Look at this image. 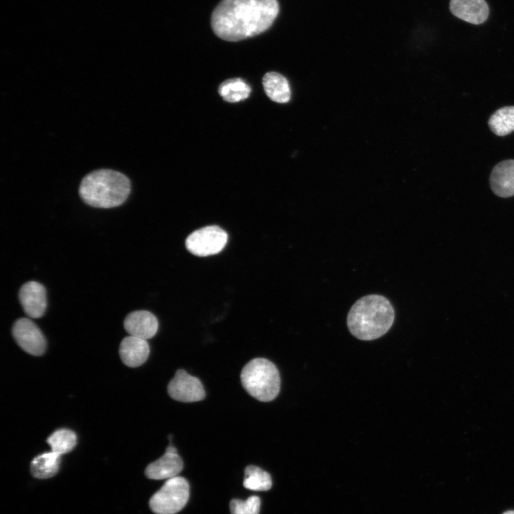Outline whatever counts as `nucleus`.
<instances>
[{
	"label": "nucleus",
	"instance_id": "obj_1",
	"mask_svg": "<svg viewBox=\"0 0 514 514\" xmlns=\"http://www.w3.org/2000/svg\"><path fill=\"white\" fill-rule=\"evenodd\" d=\"M278 11L277 0H222L212 13L211 24L219 38L237 41L266 31Z\"/></svg>",
	"mask_w": 514,
	"mask_h": 514
},
{
	"label": "nucleus",
	"instance_id": "obj_2",
	"mask_svg": "<svg viewBox=\"0 0 514 514\" xmlns=\"http://www.w3.org/2000/svg\"><path fill=\"white\" fill-rule=\"evenodd\" d=\"M395 318L394 308L384 296L371 294L358 299L351 308L347 326L351 333L362 341H372L386 334Z\"/></svg>",
	"mask_w": 514,
	"mask_h": 514
},
{
	"label": "nucleus",
	"instance_id": "obj_3",
	"mask_svg": "<svg viewBox=\"0 0 514 514\" xmlns=\"http://www.w3.org/2000/svg\"><path fill=\"white\" fill-rule=\"evenodd\" d=\"M79 191L86 204L110 208L121 205L126 200L131 191V182L122 173L99 169L83 178Z\"/></svg>",
	"mask_w": 514,
	"mask_h": 514
},
{
	"label": "nucleus",
	"instance_id": "obj_4",
	"mask_svg": "<svg viewBox=\"0 0 514 514\" xmlns=\"http://www.w3.org/2000/svg\"><path fill=\"white\" fill-rule=\"evenodd\" d=\"M241 381L247 393L259 401H271L280 391L278 370L265 358H254L246 363L241 373Z\"/></svg>",
	"mask_w": 514,
	"mask_h": 514
},
{
	"label": "nucleus",
	"instance_id": "obj_5",
	"mask_svg": "<svg viewBox=\"0 0 514 514\" xmlns=\"http://www.w3.org/2000/svg\"><path fill=\"white\" fill-rule=\"evenodd\" d=\"M189 498V485L181 476L168 479L149 500L151 509L156 514H175L182 510Z\"/></svg>",
	"mask_w": 514,
	"mask_h": 514
},
{
	"label": "nucleus",
	"instance_id": "obj_6",
	"mask_svg": "<svg viewBox=\"0 0 514 514\" xmlns=\"http://www.w3.org/2000/svg\"><path fill=\"white\" fill-rule=\"evenodd\" d=\"M228 241L227 233L217 226H208L191 233L186 240L189 252L198 256H208L221 252Z\"/></svg>",
	"mask_w": 514,
	"mask_h": 514
},
{
	"label": "nucleus",
	"instance_id": "obj_7",
	"mask_svg": "<svg viewBox=\"0 0 514 514\" xmlns=\"http://www.w3.org/2000/svg\"><path fill=\"white\" fill-rule=\"evenodd\" d=\"M167 390L173 400L183 403L201 400L206 395L200 380L184 370H178L176 372L168 385Z\"/></svg>",
	"mask_w": 514,
	"mask_h": 514
},
{
	"label": "nucleus",
	"instance_id": "obj_8",
	"mask_svg": "<svg viewBox=\"0 0 514 514\" xmlns=\"http://www.w3.org/2000/svg\"><path fill=\"white\" fill-rule=\"evenodd\" d=\"M12 334L17 344L26 353L34 356H41L44 353V336L29 318H21L16 320L12 327Z\"/></svg>",
	"mask_w": 514,
	"mask_h": 514
},
{
	"label": "nucleus",
	"instance_id": "obj_9",
	"mask_svg": "<svg viewBox=\"0 0 514 514\" xmlns=\"http://www.w3.org/2000/svg\"><path fill=\"white\" fill-rule=\"evenodd\" d=\"M19 298L28 316L38 318L44 314L46 308V292L40 283L29 281L23 284L19 289Z\"/></svg>",
	"mask_w": 514,
	"mask_h": 514
},
{
	"label": "nucleus",
	"instance_id": "obj_10",
	"mask_svg": "<svg viewBox=\"0 0 514 514\" xmlns=\"http://www.w3.org/2000/svg\"><path fill=\"white\" fill-rule=\"evenodd\" d=\"M183 461L176 449L169 445L161 457L146 467L145 474L150 479L168 480L178 476L183 469Z\"/></svg>",
	"mask_w": 514,
	"mask_h": 514
},
{
	"label": "nucleus",
	"instance_id": "obj_11",
	"mask_svg": "<svg viewBox=\"0 0 514 514\" xmlns=\"http://www.w3.org/2000/svg\"><path fill=\"white\" fill-rule=\"evenodd\" d=\"M124 326L130 336L147 340L155 336L158 323L153 313L141 310L128 313L124 321Z\"/></svg>",
	"mask_w": 514,
	"mask_h": 514
},
{
	"label": "nucleus",
	"instance_id": "obj_12",
	"mask_svg": "<svg viewBox=\"0 0 514 514\" xmlns=\"http://www.w3.org/2000/svg\"><path fill=\"white\" fill-rule=\"evenodd\" d=\"M450 10L456 17L476 25L485 21L489 14L485 0H450Z\"/></svg>",
	"mask_w": 514,
	"mask_h": 514
},
{
	"label": "nucleus",
	"instance_id": "obj_13",
	"mask_svg": "<svg viewBox=\"0 0 514 514\" xmlns=\"http://www.w3.org/2000/svg\"><path fill=\"white\" fill-rule=\"evenodd\" d=\"M490 184L493 191L503 198L514 195V160H505L493 169Z\"/></svg>",
	"mask_w": 514,
	"mask_h": 514
},
{
	"label": "nucleus",
	"instance_id": "obj_14",
	"mask_svg": "<svg viewBox=\"0 0 514 514\" xmlns=\"http://www.w3.org/2000/svg\"><path fill=\"white\" fill-rule=\"evenodd\" d=\"M119 354L125 365L132 368L138 367L147 360L149 346L146 340L129 336L122 340Z\"/></svg>",
	"mask_w": 514,
	"mask_h": 514
},
{
	"label": "nucleus",
	"instance_id": "obj_15",
	"mask_svg": "<svg viewBox=\"0 0 514 514\" xmlns=\"http://www.w3.org/2000/svg\"><path fill=\"white\" fill-rule=\"evenodd\" d=\"M266 95L277 103H286L291 98V89L287 79L276 72L266 73L263 78Z\"/></svg>",
	"mask_w": 514,
	"mask_h": 514
},
{
	"label": "nucleus",
	"instance_id": "obj_16",
	"mask_svg": "<svg viewBox=\"0 0 514 514\" xmlns=\"http://www.w3.org/2000/svg\"><path fill=\"white\" fill-rule=\"evenodd\" d=\"M61 455L54 452L44 453L33 459L30 468L37 478H48L54 475L59 468Z\"/></svg>",
	"mask_w": 514,
	"mask_h": 514
},
{
	"label": "nucleus",
	"instance_id": "obj_17",
	"mask_svg": "<svg viewBox=\"0 0 514 514\" xmlns=\"http://www.w3.org/2000/svg\"><path fill=\"white\" fill-rule=\"evenodd\" d=\"M251 91L249 85L239 78L227 79L221 83L218 88V93L222 99L230 103L238 102L247 99Z\"/></svg>",
	"mask_w": 514,
	"mask_h": 514
},
{
	"label": "nucleus",
	"instance_id": "obj_18",
	"mask_svg": "<svg viewBox=\"0 0 514 514\" xmlns=\"http://www.w3.org/2000/svg\"><path fill=\"white\" fill-rule=\"evenodd\" d=\"M488 124L490 130L500 136L514 131V106L499 109L490 117Z\"/></svg>",
	"mask_w": 514,
	"mask_h": 514
},
{
	"label": "nucleus",
	"instance_id": "obj_19",
	"mask_svg": "<svg viewBox=\"0 0 514 514\" xmlns=\"http://www.w3.org/2000/svg\"><path fill=\"white\" fill-rule=\"evenodd\" d=\"M243 486L251 490L265 491L272 486L270 474L259 467L248 465L244 470Z\"/></svg>",
	"mask_w": 514,
	"mask_h": 514
},
{
	"label": "nucleus",
	"instance_id": "obj_20",
	"mask_svg": "<svg viewBox=\"0 0 514 514\" xmlns=\"http://www.w3.org/2000/svg\"><path fill=\"white\" fill-rule=\"evenodd\" d=\"M46 441L52 451L61 455L70 452L75 447L76 435L71 430L61 428L54 431Z\"/></svg>",
	"mask_w": 514,
	"mask_h": 514
},
{
	"label": "nucleus",
	"instance_id": "obj_21",
	"mask_svg": "<svg viewBox=\"0 0 514 514\" xmlns=\"http://www.w3.org/2000/svg\"><path fill=\"white\" fill-rule=\"evenodd\" d=\"M231 514H258L261 500L258 496H250L246 500L233 499L230 502Z\"/></svg>",
	"mask_w": 514,
	"mask_h": 514
},
{
	"label": "nucleus",
	"instance_id": "obj_22",
	"mask_svg": "<svg viewBox=\"0 0 514 514\" xmlns=\"http://www.w3.org/2000/svg\"><path fill=\"white\" fill-rule=\"evenodd\" d=\"M503 514H514V510H508Z\"/></svg>",
	"mask_w": 514,
	"mask_h": 514
}]
</instances>
